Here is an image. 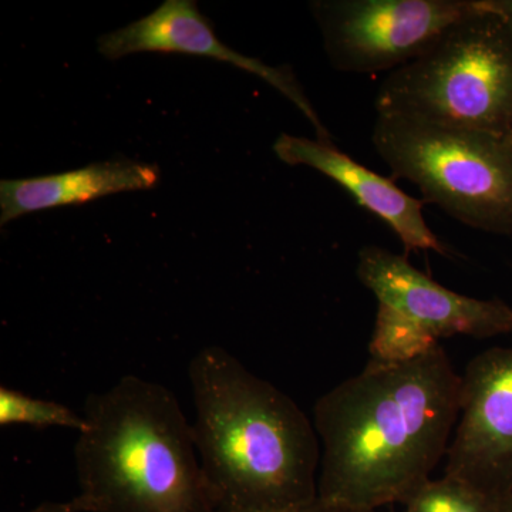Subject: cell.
Masks as SVG:
<instances>
[{
    "instance_id": "cell-1",
    "label": "cell",
    "mask_w": 512,
    "mask_h": 512,
    "mask_svg": "<svg viewBox=\"0 0 512 512\" xmlns=\"http://www.w3.org/2000/svg\"><path fill=\"white\" fill-rule=\"evenodd\" d=\"M461 373L446 350L376 363L319 397L318 497L356 510L403 504L429 481L460 412Z\"/></svg>"
},
{
    "instance_id": "cell-2",
    "label": "cell",
    "mask_w": 512,
    "mask_h": 512,
    "mask_svg": "<svg viewBox=\"0 0 512 512\" xmlns=\"http://www.w3.org/2000/svg\"><path fill=\"white\" fill-rule=\"evenodd\" d=\"M195 447L217 512H284L318 498L320 441L288 394L224 348L188 366Z\"/></svg>"
},
{
    "instance_id": "cell-3",
    "label": "cell",
    "mask_w": 512,
    "mask_h": 512,
    "mask_svg": "<svg viewBox=\"0 0 512 512\" xmlns=\"http://www.w3.org/2000/svg\"><path fill=\"white\" fill-rule=\"evenodd\" d=\"M83 416L74 463L89 512H217L192 424L163 384L123 376Z\"/></svg>"
},
{
    "instance_id": "cell-4",
    "label": "cell",
    "mask_w": 512,
    "mask_h": 512,
    "mask_svg": "<svg viewBox=\"0 0 512 512\" xmlns=\"http://www.w3.org/2000/svg\"><path fill=\"white\" fill-rule=\"evenodd\" d=\"M376 111L512 133V33L478 0L424 55L387 74Z\"/></svg>"
},
{
    "instance_id": "cell-5",
    "label": "cell",
    "mask_w": 512,
    "mask_h": 512,
    "mask_svg": "<svg viewBox=\"0 0 512 512\" xmlns=\"http://www.w3.org/2000/svg\"><path fill=\"white\" fill-rule=\"evenodd\" d=\"M373 147L394 178L461 224L512 235V133L377 114Z\"/></svg>"
},
{
    "instance_id": "cell-6",
    "label": "cell",
    "mask_w": 512,
    "mask_h": 512,
    "mask_svg": "<svg viewBox=\"0 0 512 512\" xmlns=\"http://www.w3.org/2000/svg\"><path fill=\"white\" fill-rule=\"evenodd\" d=\"M359 281L375 295L370 360L402 363L427 355L441 339H490L512 333V306L444 288L403 255L375 245L360 251Z\"/></svg>"
},
{
    "instance_id": "cell-7",
    "label": "cell",
    "mask_w": 512,
    "mask_h": 512,
    "mask_svg": "<svg viewBox=\"0 0 512 512\" xmlns=\"http://www.w3.org/2000/svg\"><path fill=\"white\" fill-rule=\"evenodd\" d=\"M312 12L339 72H396L419 59L478 0H316Z\"/></svg>"
},
{
    "instance_id": "cell-8",
    "label": "cell",
    "mask_w": 512,
    "mask_h": 512,
    "mask_svg": "<svg viewBox=\"0 0 512 512\" xmlns=\"http://www.w3.org/2000/svg\"><path fill=\"white\" fill-rule=\"evenodd\" d=\"M444 476L505 503L512 494V348H491L461 373L460 412Z\"/></svg>"
},
{
    "instance_id": "cell-9",
    "label": "cell",
    "mask_w": 512,
    "mask_h": 512,
    "mask_svg": "<svg viewBox=\"0 0 512 512\" xmlns=\"http://www.w3.org/2000/svg\"><path fill=\"white\" fill-rule=\"evenodd\" d=\"M97 46L101 55L111 62L136 53H164L208 57L231 64L237 69L254 74L284 94L311 121L318 140L332 141L328 128L323 126L315 107L303 92L301 83L296 80L292 70L288 66H269L262 60L241 55L225 45L215 35L210 20L201 15L197 2L165 0L160 8L146 18L101 36Z\"/></svg>"
},
{
    "instance_id": "cell-10",
    "label": "cell",
    "mask_w": 512,
    "mask_h": 512,
    "mask_svg": "<svg viewBox=\"0 0 512 512\" xmlns=\"http://www.w3.org/2000/svg\"><path fill=\"white\" fill-rule=\"evenodd\" d=\"M274 151L285 164L305 165L326 175L355 198L360 207L386 222L410 251H433L448 256V249L424 220L426 201L417 200L400 190L392 178L356 163L348 154L333 146L332 141L281 134Z\"/></svg>"
},
{
    "instance_id": "cell-11",
    "label": "cell",
    "mask_w": 512,
    "mask_h": 512,
    "mask_svg": "<svg viewBox=\"0 0 512 512\" xmlns=\"http://www.w3.org/2000/svg\"><path fill=\"white\" fill-rule=\"evenodd\" d=\"M156 164L119 160L93 163L66 173L2 180L0 225L33 212L83 205L120 192L148 191L160 183Z\"/></svg>"
},
{
    "instance_id": "cell-12",
    "label": "cell",
    "mask_w": 512,
    "mask_h": 512,
    "mask_svg": "<svg viewBox=\"0 0 512 512\" xmlns=\"http://www.w3.org/2000/svg\"><path fill=\"white\" fill-rule=\"evenodd\" d=\"M403 512H505V503L457 478H430L402 504Z\"/></svg>"
},
{
    "instance_id": "cell-13",
    "label": "cell",
    "mask_w": 512,
    "mask_h": 512,
    "mask_svg": "<svg viewBox=\"0 0 512 512\" xmlns=\"http://www.w3.org/2000/svg\"><path fill=\"white\" fill-rule=\"evenodd\" d=\"M25 424L36 429H69L77 434L87 429L83 414L53 400L36 399L10 387H0V426Z\"/></svg>"
},
{
    "instance_id": "cell-14",
    "label": "cell",
    "mask_w": 512,
    "mask_h": 512,
    "mask_svg": "<svg viewBox=\"0 0 512 512\" xmlns=\"http://www.w3.org/2000/svg\"><path fill=\"white\" fill-rule=\"evenodd\" d=\"M28 512H89V507L77 494L76 497L67 501H46Z\"/></svg>"
},
{
    "instance_id": "cell-15",
    "label": "cell",
    "mask_w": 512,
    "mask_h": 512,
    "mask_svg": "<svg viewBox=\"0 0 512 512\" xmlns=\"http://www.w3.org/2000/svg\"><path fill=\"white\" fill-rule=\"evenodd\" d=\"M284 512H377V511H366L356 510V508L346 507V505H340L335 503H329V501L322 500V498H316L312 503L302 505L299 508H293V510Z\"/></svg>"
},
{
    "instance_id": "cell-16",
    "label": "cell",
    "mask_w": 512,
    "mask_h": 512,
    "mask_svg": "<svg viewBox=\"0 0 512 512\" xmlns=\"http://www.w3.org/2000/svg\"><path fill=\"white\" fill-rule=\"evenodd\" d=\"M484 8L497 16L512 33V0H483Z\"/></svg>"
},
{
    "instance_id": "cell-17",
    "label": "cell",
    "mask_w": 512,
    "mask_h": 512,
    "mask_svg": "<svg viewBox=\"0 0 512 512\" xmlns=\"http://www.w3.org/2000/svg\"><path fill=\"white\" fill-rule=\"evenodd\" d=\"M505 512H512V494L507 501H505Z\"/></svg>"
}]
</instances>
